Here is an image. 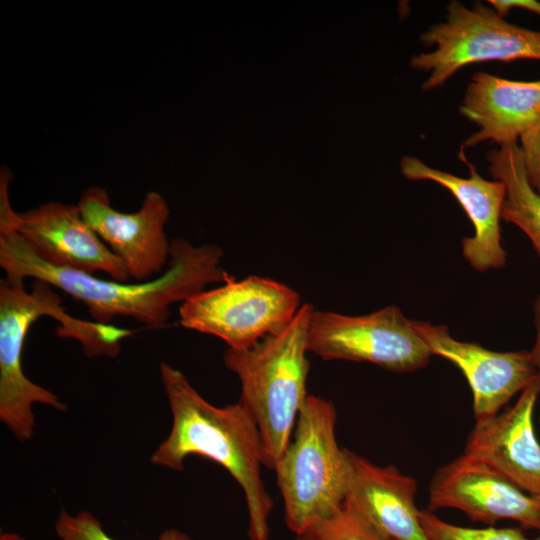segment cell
<instances>
[{
	"label": "cell",
	"instance_id": "cell-1",
	"mask_svg": "<svg viewBox=\"0 0 540 540\" xmlns=\"http://www.w3.org/2000/svg\"><path fill=\"white\" fill-rule=\"evenodd\" d=\"M223 251L216 244L195 246L184 238L171 240L163 274L145 282L103 280L93 274L52 265L38 257L12 228H0V266L5 278L41 280L82 302L96 322L114 317L135 319L150 328L164 327L170 306L185 302L229 274L221 266Z\"/></svg>",
	"mask_w": 540,
	"mask_h": 540
},
{
	"label": "cell",
	"instance_id": "cell-2",
	"mask_svg": "<svg viewBox=\"0 0 540 540\" xmlns=\"http://www.w3.org/2000/svg\"><path fill=\"white\" fill-rule=\"evenodd\" d=\"M160 375L172 413V428L152 454L151 462L182 471L185 458L198 455L221 465L244 492L250 540H269L273 500L261 476L265 452L252 415L241 402L225 407L212 405L181 371L166 362L160 364Z\"/></svg>",
	"mask_w": 540,
	"mask_h": 540
},
{
	"label": "cell",
	"instance_id": "cell-3",
	"mask_svg": "<svg viewBox=\"0 0 540 540\" xmlns=\"http://www.w3.org/2000/svg\"><path fill=\"white\" fill-rule=\"evenodd\" d=\"M52 288L44 281L35 280L28 292L24 281L0 280V419L20 441L29 440L34 433L33 404H45L59 411L67 409L58 396L24 374L23 346L29 328L37 319L54 318L60 324L56 334L79 341L89 358L116 357L121 341L133 334L128 329L69 315Z\"/></svg>",
	"mask_w": 540,
	"mask_h": 540
},
{
	"label": "cell",
	"instance_id": "cell-4",
	"mask_svg": "<svg viewBox=\"0 0 540 540\" xmlns=\"http://www.w3.org/2000/svg\"><path fill=\"white\" fill-rule=\"evenodd\" d=\"M313 310L311 304L302 303L293 319L277 333L249 348H227L223 355L225 366L240 380L239 402L257 424L265 466L271 469L288 447L309 395L307 339Z\"/></svg>",
	"mask_w": 540,
	"mask_h": 540
},
{
	"label": "cell",
	"instance_id": "cell-5",
	"mask_svg": "<svg viewBox=\"0 0 540 540\" xmlns=\"http://www.w3.org/2000/svg\"><path fill=\"white\" fill-rule=\"evenodd\" d=\"M334 404L308 395L292 442L275 464L284 520L295 535L329 517L344 504L349 482L346 449L339 447Z\"/></svg>",
	"mask_w": 540,
	"mask_h": 540
},
{
	"label": "cell",
	"instance_id": "cell-6",
	"mask_svg": "<svg viewBox=\"0 0 540 540\" xmlns=\"http://www.w3.org/2000/svg\"><path fill=\"white\" fill-rule=\"evenodd\" d=\"M420 41L434 47L410 60L413 69L429 72L423 91L442 86L469 64L540 60V31L512 24L482 3L470 9L458 0L449 2L444 20L424 31Z\"/></svg>",
	"mask_w": 540,
	"mask_h": 540
},
{
	"label": "cell",
	"instance_id": "cell-7",
	"mask_svg": "<svg viewBox=\"0 0 540 540\" xmlns=\"http://www.w3.org/2000/svg\"><path fill=\"white\" fill-rule=\"evenodd\" d=\"M301 305L298 292L283 283L229 275L221 286L183 302L179 321L187 329L222 339L228 348L245 349L284 328Z\"/></svg>",
	"mask_w": 540,
	"mask_h": 540
},
{
	"label": "cell",
	"instance_id": "cell-8",
	"mask_svg": "<svg viewBox=\"0 0 540 540\" xmlns=\"http://www.w3.org/2000/svg\"><path fill=\"white\" fill-rule=\"evenodd\" d=\"M307 345L323 360L369 362L399 373L424 368L432 356L412 320L394 305L359 316L314 309Z\"/></svg>",
	"mask_w": 540,
	"mask_h": 540
},
{
	"label": "cell",
	"instance_id": "cell-9",
	"mask_svg": "<svg viewBox=\"0 0 540 540\" xmlns=\"http://www.w3.org/2000/svg\"><path fill=\"white\" fill-rule=\"evenodd\" d=\"M8 179L0 181V227L14 229L44 261L88 274L102 271L113 280H130L126 266L81 215L77 204L48 202L23 213L9 200Z\"/></svg>",
	"mask_w": 540,
	"mask_h": 540
},
{
	"label": "cell",
	"instance_id": "cell-10",
	"mask_svg": "<svg viewBox=\"0 0 540 540\" xmlns=\"http://www.w3.org/2000/svg\"><path fill=\"white\" fill-rule=\"evenodd\" d=\"M77 205L88 225L124 263L130 278L145 282L166 269L171 250L165 232L169 207L158 192H148L133 213L114 209L107 191L96 186L86 189Z\"/></svg>",
	"mask_w": 540,
	"mask_h": 540
},
{
	"label": "cell",
	"instance_id": "cell-11",
	"mask_svg": "<svg viewBox=\"0 0 540 540\" xmlns=\"http://www.w3.org/2000/svg\"><path fill=\"white\" fill-rule=\"evenodd\" d=\"M441 508L458 509L472 521L492 525L509 519L540 531V498L464 453L438 469L431 480L428 510Z\"/></svg>",
	"mask_w": 540,
	"mask_h": 540
},
{
	"label": "cell",
	"instance_id": "cell-12",
	"mask_svg": "<svg viewBox=\"0 0 540 540\" xmlns=\"http://www.w3.org/2000/svg\"><path fill=\"white\" fill-rule=\"evenodd\" d=\"M412 326L432 355L461 370L473 397L477 420L498 414L515 394L539 376L530 351L498 352L452 337L445 325L412 320Z\"/></svg>",
	"mask_w": 540,
	"mask_h": 540
},
{
	"label": "cell",
	"instance_id": "cell-13",
	"mask_svg": "<svg viewBox=\"0 0 540 540\" xmlns=\"http://www.w3.org/2000/svg\"><path fill=\"white\" fill-rule=\"evenodd\" d=\"M540 394V375L521 392L515 404L501 414L477 420L465 445L471 456L540 498V444L533 413Z\"/></svg>",
	"mask_w": 540,
	"mask_h": 540
},
{
	"label": "cell",
	"instance_id": "cell-14",
	"mask_svg": "<svg viewBox=\"0 0 540 540\" xmlns=\"http://www.w3.org/2000/svg\"><path fill=\"white\" fill-rule=\"evenodd\" d=\"M462 160L469 168L467 178L430 167L412 156L403 157L400 168L408 180L435 182L454 196L474 229L471 237L462 239L464 258L477 271L500 269L506 263L500 228L505 186L499 180L483 178L465 157Z\"/></svg>",
	"mask_w": 540,
	"mask_h": 540
},
{
	"label": "cell",
	"instance_id": "cell-15",
	"mask_svg": "<svg viewBox=\"0 0 540 540\" xmlns=\"http://www.w3.org/2000/svg\"><path fill=\"white\" fill-rule=\"evenodd\" d=\"M459 112L479 127L464 147L486 141L499 146L518 143L540 117V79L519 81L477 72L466 87Z\"/></svg>",
	"mask_w": 540,
	"mask_h": 540
},
{
	"label": "cell",
	"instance_id": "cell-16",
	"mask_svg": "<svg viewBox=\"0 0 540 540\" xmlns=\"http://www.w3.org/2000/svg\"><path fill=\"white\" fill-rule=\"evenodd\" d=\"M346 455V500L393 540H428L415 503L416 480L392 465L377 466L347 449Z\"/></svg>",
	"mask_w": 540,
	"mask_h": 540
},
{
	"label": "cell",
	"instance_id": "cell-17",
	"mask_svg": "<svg viewBox=\"0 0 540 540\" xmlns=\"http://www.w3.org/2000/svg\"><path fill=\"white\" fill-rule=\"evenodd\" d=\"M486 159L490 175L505 186L502 220L521 229L540 256V196L528 182L518 143L500 145Z\"/></svg>",
	"mask_w": 540,
	"mask_h": 540
},
{
	"label": "cell",
	"instance_id": "cell-18",
	"mask_svg": "<svg viewBox=\"0 0 540 540\" xmlns=\"http://www.w3.org/2000/svg\"><path fill=\"white\" fill-rule=\"evenodd\" d=\"M295 540H393L345 499L343 506L303 532Z\"/></svg>",
	"mask_w": 540,
	"mask_h": 540
},
{
	"label": "cell",
	"instance_id": "cell-19",
	"mask_svg": "<svg viewBox=\"0 0 540 540\" xmlns=\"http://www.w3.org/2000/svg\"><path fill=\"white\" fill-rule=\"evenodd\" d=\"M420 523L428 540H540L528 538L518 528H469L443 521L432 511L420 510Z\"/></svg>",
	"mask_w": 540,
	"mask_h": 540
},
{
	"label": "cell",
	"instance_id": "cell-20",
	"mask_svg": "<svg viewBox=\"0 0 540 540\" xmlns=\"http://www.w3.org/2000/svg\"><path fill=\"white\" fill-rule=\"evenodd\" d=\"M55 531L60 540H118L109 535L101 522L88 511L71 515L62 509L55 523ZM159 540L193 539L178 529L170 528L161 533Z\"/></svg>",
	"mask_w": 540,
	"mask_h": 540
},
{
	"label": "cell",
	"instance_id": "cell-21",
	"mask_svg": "<svg viewBox=\"0 0 540 540\" xmlns=\"http://www.w3.org/2000/svg\"><path fill=\"white\" fill-rule=\"evenodd\" d=\"M518 145L528 182L540 196V117L521 135Z\"/></svg>",
	"mask_w": 540,
	"mask_h": 540
},
{
	"label": "cell",
	"instance_id": "cell-22",
	"mask_svg": "<svg viewBox=\"0 0 540 540\" xmlns=\"http://www.w3.org/2000/svg\"><path fill=\"white\" fill-rule=\"evenodd\" d=\"M487 3L502 17L512 9H524L540 16V2L536 0H489Z\"/></svg>",
	"mask_w": 540,
	"mask_h": 540
},
{
	"label": "cell",
	"instance_id": "cell-23",
	"mask_svg": "<svg viewBox=\"0 0 540 540\" xmlns=\"http://www.w3.org/2000/svg\"><path fill=\"white\" fill-rule=\"evenodd\" d=\"M533 321L535 327V342L531 349V355L540 375V295L533 304Z\"/></svg>",
	"mask_w": 540,
	"mask_h": 540
},
{
	"label": "cell",
	"instance_id": "cell-24",
	"mask_svg": "<svg viewBox=\"0 0 540 540\" xmlns=\"http://www.w3.org/2000/svg\"><path fill=\"white\" fill-rule=\"evenodd\" d=\"M0 540H25V539L16 533L4 532L0 534Z\"/></svg>",
	"mask_w": 540,
	"mask_h": 540
}]
</instances>
